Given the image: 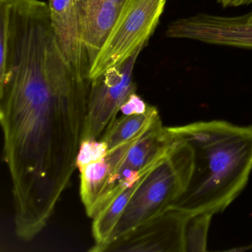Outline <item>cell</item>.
Listing matches in <instances>:
<instances>
[{
  "instance_id": "obj_7",
  "label": "cell",
  "mask_w": 252,
  "mask_h": 252,
  "mask_svg": "<svg viewBox=\"0 0 252 252\" xmlns=\"http://www.w3.org/2000/svg\"><path fill=\"white\" fill-rule=\"evenodd\" d=\"M187 214L170 208L142 224L101 252H184V222Z\"/></svg>"
},
{
  "instance_id": "obj_1",
  "label": "cell",
  "mask_w": 252,
  "mask_h": 252,
  "mask_svg": "<svg viewBox=\"0 0 252 252\" xmlns=\"http://www.w3.org/2000/svg\"><path fill=\"white\" fill-rule=\"evenodd\" d=\"M91 81L71 68L51 32L10 39L0 76L3 158L12 184L14 230L30 240L46 226L76 169Z\"/></svg>"
},
{
  "instance_id": "obj_17",
  "label": "cell",
  "mask_w": 252,
  "mask_h": 252,
  "mask_svg": "<svg viewBox=\"0 0 252 252\" xmlns=\"http://www.w3.org/2000/svg\"><path fill=\"white\" fill-rule=\"evenodd\" d=\"M249 17H250L252 19V12L249 13Z\"/></svg>"
},
{
  "instance_id": "obj_18",
  "label": "cell",
  "mask_w": 252,
  "mask_h": 252,
  "mask_svg": "<svg viewBox=\"0 0 252 252\" xmlns=\"http://www.w3.org/2000/svg\"><path fill=\"white\" fill-rule=\"evenodd\" d=\"M0 1H4V0H0Z\"/></svg>"
},
{
  "instance_id": "obj_13",
  "label": "cell",
  "mask_w": 252,
  "mask_h": 252,
  "mask_svg": "<svg viewBox=\"0 0 252 252\" xmlns=\"http://www.w3.org/2000/svg\"><path fill=\"white\" fill-rule=\"evenodd\" d=\"M107 153V145L101 139L84 140L78 153L76 168L80 172L90 163L102 159Z\"/></svg>"
},
{
  "instance_id": "obj_10",
  "label": "cell",
  "mask_w": 252,
  "mask_h": 252,
  "mask_svg": "<svg viewBox=\"0 0 252 252\" xmlns=\"http://www.w3.org/2000/svg\"><path fill=\"white\" fill-rule=\"evenodd\" d=\"M140 136L110 150L102 159L90 163L80 171L81 199L85 212L90 218H94L107 184L116 173L131 146Z\"/></svg>"
},
{
  "instance_id": "obj_14",
  "label": "cell",
  "mask_w": 252,
  "mask_h": 252,
  "mask_svg": "<svg viewBox=\"0 0 252 252\" xmlns=\"http://www.w3.org/2000/svg\"><path fill=\"white\" fill-rule=\"evenodd\" d=\"M152 105L146 103L136 93L131 94L125 104L121 107L122 115L139 114L148 111Z\"/></svg>"
},
{
  "instance_id": "obj_3",
  "label": "cell",
  "mask_w": 252,
  "mask_h": 252,
  "mask_svg": "<svg viewBox=\"0 0 252 252\" xmlns=\"http://www.w3.org/2000/svg\"><path fill=\"white\" fill-rule=\"evenodd\" d=\"M174 138L167 154L143 175L108 243L98 252L172 208L184 192L191 172V152L185 142Z\"/></svg>"
},
{
  "instance_id": "obj_11",
  "label": "cell",
  "mask_w": 252,
  "mask_h": 252,
  "mask_svg": "<svg viewBox=\"0 0 252 252\" xmlns=\"http://www.w3.org/2000/svg\"><path fill=\"white\" fill-rule=\"evenodd\" d=\"M159 118L158 110L154 106L146 113L122 115L115 119L100 139L110 151L142 135Z\"/></svg>"
},
{
  "instance_id": "obj_4",
  "label": "cell",
  "mask_w": 252,
  "mask_h": 252,
  "mask_svg": "<svg viewBox=\"0 0 252 252\" xmlns=\"http://www.w3.org/2000/svg\"><path fill=\"white\" fill-rule=\"evenodd\" d=\"M167 0H125L104 46L91 65V80L125 63L145 47L154 33Z\"/></svg>"
},
{
  "instance_id": "obj_6",
  "label": "cell",
  "mask_w": 252,
  "mask_h": 252,
  "mask_svg": "<svg viewBox=\"0 0 252 252\" xmlns=\"http://www.w3.org/2000/svg\"><path fill=\"white\" fill-rule=\"evenodd\" d=\"M174 142L175 138L169 127L163 126L159 118L128 150L107 184L95 215L121 190L135 182L147 169L164 157Z\"/></svg>"
},
{
  "instance_id": "obj_12",
  "label": "cell",
  "mask_w": 252,
  "mask_h": 252,
  "mask_svg": "<svg viewBox=\"0 0 252 252\" xmlns=\"http://www.w3.org/2000/svg\"><path fill=\"white\" fill-rule=\"evenodd\" d=\"M213 215L209 212L187 215L184 222V252H206L208 233Z\"/></svg>"
},
{
  "instance_id": "obj_8",
  "label": "cell",
  "mask_w": 252,
  "mask_h": 252,
  "mask_svg": "<svg viewBox=\"0 0 252 252\" xmlns=\"http://www.w3.org/2000/svg\"><path fill=\"white\" fill-rule=\"evenodd\" d=\"M51 26L64 58L82 80L89 78L91 63L82 42L77 0H49Z\"/></svg>"
},
{
  "instance_id": "obj_5",
  "label": "cell",
  "mask_w": 252,
  "mask_h": 252,
  "mask_svg": "<svg viewBox=\"0 0 252 252\" xmlns=\"http://www.w3.org/2000/svg\"><path fill=\"white\" fill-rule=\"evenodd\" d=\"M144 48H140L125 63L91 80L83 141L100 139L129 95L136 93L133 70Z\"/></svg>"
},
{
  "instance_id": "obj_9",
  "label": "cell",
  "mask_w": 252,
  "mask_h": 252,
  "mask_svg": "<svg viewBox=\"0 0 252 252\" xmlns=\"http://www.w3.org/2000/svg\"><path fill=\"white\" fill-rule=\"evenodd\" d=\"M82 42L91 67L104 46L123 4L108 0H77Z\"/></svg>"
},
{
  "instance_id": "obj_16",
  "label": "cell",
  "mask_w": 252,
  "mask_h": 252,
  "mask_svg": "<svg viewBox=\"0 0 252 252\" xmlns=\"http://www.w3.org/2000/svg\"><path fill=\"white\" fill-rule=\"evenodd\" d=\"M108 1L119 4H124V2H125V0H108Z\"/></svg>"
},
{
  "instance_id": "obj_15",
  "label": "cell",
  "mask_w": 252,
  "mask_h": 252,
  "mask_svg": "<svg viewBox=\"0 0 252 252\" xmlns=\"http://www.w3.org/2000/svg\"><path fill=\"white\" fill-rule=\"evenodd\" d=\"M217 1L224 8L240 7L252 4V0H217Z\"/></svg>"
},
{
  "instance_id": "obj_2",
  "label": "cell",
  "mask_w": 252,
  "mask_h": 252,
  "mask_svg": "<svg viewBox=\"0 0 252 252\" xmlns=\"http://www.w3.org/2000/svg\"><path fill=\"white\" fill-rule=\"evenodd\" d=\"M191 152L184 192L172 208L184 213L223 212L247 185L252 171V125L210 121L169 127Z\"/></svg>"
}]
</instances>
